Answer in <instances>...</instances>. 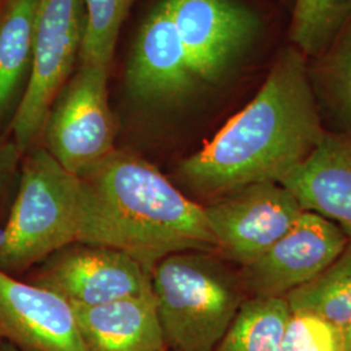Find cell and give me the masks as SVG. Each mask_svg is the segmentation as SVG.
<instances>
[{"label":"cell","instance_id":"16","mask_svg":"<svg viewBox=\"0 0 351 351\" xmlns=\"http://www.w3.org/2000/svg\"><path fill=\"white\" fill-rule=\"evenodd\" d=\"M289 314L285 297L245 300L215 351H282Z\"/></svg>","mask_w":351,"mask_h":351},{"label":"cell","instance_id":"4","mask_svg":"<svg viewBox=\"0 0 351 351\" xmlns=\"http://www.w3.org/2000/svg\"><path fill=\"white\" fill-rule=\"evenodd\" d=\"M150 277L168 349L215 351L245 301L241 280L203 251L168 255Z\"/></svg>","mask_w":351,"mask_h":351},{"label":"cell","instance_id":"19","mask_svg":"<svg viewBox=\"0 0 351 351\" xmlns=\"http://www.w3.org/2000/svg\"><path fill=\"white\" fill-rule=\"evenodd\" d=\"M350 19L351 0H295L291 45L307 58H316Z\"/></svg>","mask_w":351,"mask_h":351},{"label":"cell","instance_id":"3","mask_svg":"<svg viewBox=\"0 0 351 351\" xmlns=\"http://www.w3.org/2000/svg\"><path fill=\"white\" fill-rule=\"evenodd\" d=\"M85 221L80 177L68 172L46 149L32 151L0 232V271L23 272L56 251L82 243Z\"/></svg>","mask_w":351,"mask_h":351},{"label":"cell","instance_id":"23","mask_svg":"<svg viewBox=\"0 0 351 351\" xmlns=\"http://www.w3.org/2000/svg\"><path fill=\"white\" fill-rule=\"evenodd\" d=\"M343 343L345 351H351V323L343 328Z\"/></svg>","mask_w":351,"mask_h":351},{"label":"cell","instance_id":"15","mask_svg":"<svg viewBox=\"0 0 351 351\" xmlns=\"http://www.w3.org/2000/svg\"><path fill=\"white\" fill-rule=\"evenodd\" d=\"M40 0H5L0 11V116L30 73Z\"/></svg>","mask_w":351,"mask_h":351},{"label":"cell","instance_id":"6","mask_svg":"<svg viewBox=\"0 0 351 351\" xmlns=\"http://www.w3.org/2000/svg\"><path fill=\"white\" fill-rule=\"evenodd\" d=\"M108 71L98 64H80L53 101L42 132L46 150L75 176L116 150V121L107 90Z\"/></svg>","mask_w":351,"mask_h":351},{"label":"cell","instance_id":"2","mask_svg":"<svg viewBox=\"0 0 351 351\" xmlns=\"http://www.w3.org/2000/svg\"><path fill=\"white\" fill-rule=\"evenodd\" d=\"M78 177L86 206L82 243L123 251L150 274L176 252L216 250L204 208L137 155L114 150Z\"/></svg>","mask_w":351,"mask_h":351},{"label":"cell","instance_id":"10","mask_svg":"<svg viewBox=\"0 0 351 351\" xmlns=\"http://www.w3.org/2000/svg\"><path fill=\"white\" fill-rule=\"evenodd\" d=\"M349 239L336 223L303 211L285 236L256 261L242 267V287L252 297H285L324 272Z\"/></svg>","mask_w":351,"mask_h":351},{"label":"cell","instance_id":"18","mask_svg":"<svg viewBox=\"0 0 351 351\" xmlns=\"http://www.w3.org/2000/svg\"><path fill=\"white\" fill-rule=\"evenodd\" d=\"M308 68L315 95L351 133V19Z\"/></svg>","mask_w":351,"mask_h":351},{"label":"cell","instance_id":"5","mask_svg":"<svg viewBox=\"0 0 351 351\" xmlns=\"http://www.w3.org/2000/svg\"><path fill=\"white\" fill-rule=\"evenodd\" d=\"M84 30V0H40L27 85L11 123L20 154L42 134L51 107L80 56Z\"/></svg>","mask_w":351,"mask_h":351},{"label":"cell","instance_id":"26","mask_svg":"<svg viewBox=\"0 0 351 351\" xmlns=\"http://www.w3.org/2000/svg\"><path fill=\"white\" fill-rule=\"evenodd\" d=\"M16 350H17V349H16ZM16 350H14V351H16Z\"/></svg>","mask_w":351,"mask_h":351},{"label":"cell","instance_id":"20","mask_svg":"<svg viewBox=\"0 0 351 351\" xmlns=\"http://www.w3.org/2000/svg\"><path fill=\"white\" fill-rule=\"evenodd\" d=\"M134 0H84L85 30L80 62L110 68L120 29Z\"/></svg>","mask_w":351,"mask_h":351},{"label":"cell","instance_id":"22","mask_svg":"<svg viewBox=\"0 0 351 351\" xmlns=\"http://www.w3.org/2000/svg\"><path fill=\"white\" fill-rule=\"evenodd\" d=\"M17 154H20V151L17 150L14 143L12 146H5V147L0 149V188L5 180L8 168L11 167Z\"/></svg>","mask_w":351,"mask_h":351},{"label":"cell","instance_id":"7","mask_svg":"<svg viewBox=\"0 0 351 351\" xmlns=\"http://www.w3.org/2000/svg\"><path fill=\"white\" fill-rule=\"evenodd\" d=\"M203 208L216 250L242 267L272 247L304 211L288 189L275 181L236 189Z\"/></svg>","mask_w":351,"mask_h":351},{"label":"cell","instance_id":"21","mask_svg":"<svg viewBox=\"0 0 351 351\" xmlns=\"http://www.w3.org/2000/svg\"><path fill=\"white\" fill-rule=\"evenodd\" d=\"M282 351H345L343 328L311 311H290Z\"/></svg>","mask_w":351,"mask_h":351},{"label":"cell","instance_id":"25","mask_svg":"<svg viewBox=\"0 0 351 351\" xmlns=\"http://www.w3.org/2000/svg\"><path fill=\"white\" fill-rule=\"evenodd\" d=\"M16 351H20V350H16Z\"/></svg>","mask_w":351,"mask_h":351},{"label":"cell","instance_id":"8","mask_svg":"<svg viewBox=\"0 0 351 351\" xmlns=\"http://www.w3.org/2000/svg\"><path fill=\"white\" fill-rule=\"evenodd\" d=\"M201 82H217L254 45L262 23L234 0H165Z\"/></svg>","mask_w":351,"mask_h":351},{"label":"cell","instance_id":"24","mask_svg":"<svg viewBox=\"0 0 351 351\" xmlns=\"http://www.w3.org/2000/svg\"><path fill=\"white\" fill-rule=\"evenodd\" d=\"M16 350V348L12 346V345H10L8 342H5V341H1L0 339V351H14Z\"/></svg>","mask_w":351,"mask_h":351},{"label":"cell","instance_id":"14","mask_svg":"<svg viewBox=\"0 0 351 351\" xmlns=\"http://www.w3.org/2000/svg\"><path fill=\"white\" fill-rule=\"evenodd\" d=\"M73 308L88 351L169 350L152 291Z\"/></svg>","mask_w":351,"mask_h":351},{"label":"cell","instance_id":"27","mask_svg":"<svg viewBox=\"0 0 351 351\" xmlns=\"http://www.w3.org/2000/svg\"><path fill=\"white\" fill-rule=\"evenodd\" d=\"M167 351H171V350H167Z\"/></svg>","mask_w":351,"mask_h":351},{"label":"cell","instance_id":"11","mask_svg":"<svg viewBox=\"0 0 351 351\" xmlns=\"http://www.w3.org/2000/svg\"><path fill=\"white\" fill-rule=\"evenodd\" d=\"M0 339L20 351H88L69 302L3 271Z\"/></svg>","mask_w":351,"mask_h":351},{"label":"cell","instance_id":"9","mask_svg":"<svg viewBox=\"0 0 351 351\" xmlns=\"http://www.w3.org/2000/svg\"><path fill=\"white\" fill-rule=\"evenodd\" d=\"M32 284L73 306H97L152 291L150 272L123 251L75 243L53 252Z\"/></svg>","mask_w":351,"mask_h":351},{"label":"cell","instance_id":"13","mask_svg":"<svg viewBox=\"0 0 351 351\" xmlns=\"http://www.w3.org/2000/svg\"><path fill=\"white\" fill-rule=\"evenodd\" d=\"M280 184L304 211L336 223L351 239V133H326L316 149Z\"/></svg>","mask_w":351,"mask_h":351},{"label":"cell","instance_id":"17","mask_svg":"<svg viewBox=\"0 0 351 351\" xmlns=\"http://www.w3.org/2000/svg\"><path fill=\"white\" fill-rule=\"evenodd\" d=\"M290 311H311L345 328L351 323V239L339 258L313 281L285 295Z\"/></svg>","mask_w":351,"mask_h":351},{"label":"cell","instance_id":"12","mask_svg":"<svg viewBox=\"0 0 351 351\" xmlns=\"http://www.w3.org/2000/svg\"><path fill=\"white\" fill-rule=\"evenodd\" d=\"M125 82L133 98L147 103L181 101L201 82L190 66L165 0L139 29L126 64Z\"/></svg>","mask_w":351,"mask_h":351},{"label":"cell","instance_id":"1","mask_svg":"<svg viewBox=\"0 0 351 351\" xmlns=\"http://www.w3.org/2000/svg\"><path fill=\"white\" fill-rule=\"evenodd\" d=\"M307 59L293 45L278 52L255 98L178 165L189 189L217 198L255 182H280L316 149L326 132Z\"/></svg>","mask_w":351,"mask_h":351}]
</instances>
